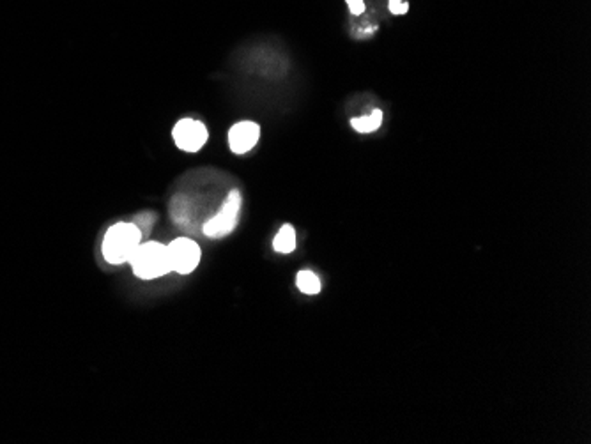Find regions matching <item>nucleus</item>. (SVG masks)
Masks as SVG:
<instances>
[{
    "label": "nucleus",
    "mask_w": 591,
    "mask_h": 444,
    "mask_svg": "<svg viewBox=\"0 0 591 444\" xmlns=\"http://www.w3.org/2000/svg\"><path fill=\"white\" fill-rule=\"evenodd\" d=\"M142 232L133 222H120L110 227L103 237L101 252L108 264L130 262L138 247L142 244Z\"/></svg>",
    "instance_id": "nucleus-1"
},
{
    "label": "nucleus",
    "mask_w": 591,
    "mask_h": 444,
    "mask_svg": "<svg viewBox=\"0 0 591 444\" xmlns=\"http://www.w3.org/2000/svg\"><path fill=\"white\" fill-rule=\"evenodd\" d=\"M130 266L135 277L140 280H154V278L165 277L172 273L170 257H168V247L156 241H148L138 247L135 255L130 259Z\"/></svg>",
    "instance_id": "nucleus-2"
},
{
    "label": "nucleus",
    "mask_w": 591,
    "mask_h": 444,
    "mask_svg": "<svg viewBox=\"0 0 591 444\" xmlns=\"http://www.w3.org/2000/svg\"><path fill=\"white\" fill-rule=\"evenodd\" d=\"M240 209H241V193L240 190H232L223 202L222 209L216 212V216L209 218L207 222L204 223L202 230L207 237L211 239H220V237H225L236 229L237 218H240Z\"/></svg>",
    "instance_id": "nucleus-3"
},
{
    "label": "nucleus",
    "mask_w": 591,
    "mask_h": 444,
    "mask_svg": "<svg viewBox=\"0 0 591 444\" xmlns=\"http://www.w3.org/2000/svg\"><path fill=\"white\" fill-rule=\"evenodd\" d=\"M168 247V257L174 273L190 274L197 269L202 259V249L193 239L178 237Z\"/></svg>",
    "instance_id": "nucleus-4"
},
{
    "label": "nucleus",
    "mask_w": 591,
    "mask_h": 444,
    "mask_svg": "<svg viewBox=\"0 0 591 444\" xmlns=\"http://www.w3.org/2000/svg\"><path fill=\"white\" fill-rule=\"evenodd\" d=\"M207 128L204 123L195 119H181L172 130V138L175 145L186 153H197L207 142Z\"/></svg>",
    "instance_id": "nucleus-5"
},
{
    "label": "nucleus",
    "mask_w": 591,
    "mask_h": 444,
    "mask_svg": "<svg viewBox=\"0 0 591 444\" xmlns=\"http://www.w3.org/2000/svg\"><path fill=\"white\" fill-rule=\"evenodd\" d=\"M260 137L259 124L252 120H243L230 128L229 131V148L234 154H247L248 150L255 148Z\"/></svg>",
    "instance_id": "nucleus-6"
},
{
    "label": "nucleus",
    "mask_w": 591,
    "mask_h": 444,
    "mask_svg": "<svg viewBox=\"0 0 591 444\" xmlns=\"http://www.w3.org/2000/svg\"><path fill=\"white\" fill-rule=\"evenodd\" d=\"M384 120V115H383V110H372L370 112V115L366 113V115L363 117H356V119H351V126L354 128L358 133H374V131H377L381 128V124H383Z\"/></svg>",
    "instance_id": "nucleus-7"
},
{
    "label": "nucleus",
    "mask_w": 591,
    "mask_h": 444,
    "mask_svg": "<svg viewBox=\"0 0 591 444\" xmlns=\"http://www.w3.org/2000/svg\"><path fill=\"white\" fill-rule=\"evenodd\" d=\"M273 248L278 253H292L296 249V230L292 225H284L274 236Z\"/></svg>",
    "instance_id": "nucleus-8"
},
{
    "label": "nucleus",
    "mask_w": 591,
    "mask_h": 444,
    "mask_svg": "<svg viewBox=\"0 0 591 444\" xmlns=\"http://www.w3.org/2000/svg\"><path fill=\"white\" fill-rule=\"evenodd\" d=\"M296 285L297 289H299L303 294H308V296H315L321 292V280L317 278V274L312 273L310 269H303L297 273L296 277Z\"/></svg>",
    "instance_id": "nucleus-9"
},
{
    "label": "nucleus",
    "mask_w": 591,
    "mask_h": 444,
    "mask_svg": "<svg viewBox=\"0 0 591 444\" xmlns=\"http://www.w3.org/2000/svg\"><path fill=\"white\" fill-rule=\"evenodd\" d=\"M154 222H156V216H154V212H142V215L137 216V220H135L133 223L138 227V229H140L142 236H144V234H149L150 227L154 225Z\"/></svg>",
    "instance_id": "nucleus-10"
},
{
    "label": "nucleus",
    "mask_w": 591,
    "mask_h": 444,
    "mask_svg": "<svg viewBox=\"0 0 591 444\" xmlns=\"http://www.w3.org/2000/svg\"><path fill=\"white\" fill-rule=\"evenodd\" d=\"M388 9L395 16H400V14H406L409 11V2L407 0H388Z\"/></svg>",
    "instance_id": "nucleus-11"
},
{
    "label": "nucleus",
    "mask_w": 591,
    "mask_h": 444,
    "mask_svg": "<svg viewBox=\"0 0 591 444\" xmlns=\"http://www.w3.org/2000/svg\"><path fill=\"white\" fill-rule=\"evenodd\" d=\"M345 4H347L352 16H359V14L365 13V9H366L365 0H345Z\"/></svg>",
    "instance_id": "nucleus-12"
}]
</instances>
